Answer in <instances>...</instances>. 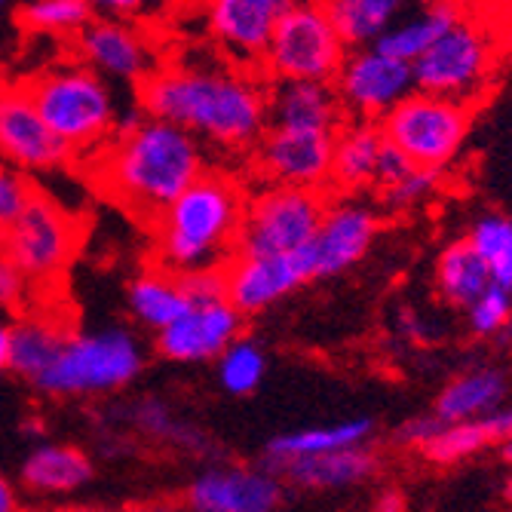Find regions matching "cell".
<instances>
[{
	"instance_id": "cell-1",
	"label": "cell",
	"mask_w": 512,
	"mask_h": 512,
	"mask_svg": "<svg viewBox=\"0 0 512 512\" xmlns=\"http://www.w3.org/2000/svg\"><path fill=\"white\" fill-rule=\"evenodd\" d=\"M138 105L148 117L194 135L203 148L255 151L270 129L267 80L237 65H160L142 86Z\"/></svg>"
},
{
	"instance_id": "cell-2",
	"label": "cell",
	"mask_w": 512,
	"mask_h": 512,
	"mask_svg": "<svg viewBox=\"0 0 512 512\" xmlns=\"http://www.w3.org/2000/svg\"><path fill=\"white\" fill-rule=\"evenodd\" d=\"M105 191L135 215L157 221L184 191L209 172V151L184 129L145 117L117 132L96 157Z\"/></svg>"
},
{
	"instance_id": "cell-3",
	"label": "cell",
	"mask_w": 512,
	"mask_h": 512,
	"mask_svg": "<svg viewBox=\"0 0 512 512\" xmlns=\"http://www.w3.org/2000/svg\"><path fill=\"white\" fill-rule=\"evenodd\" d=\"M246 209V191L234 178L206 172L154 221L160 267L175 276L224 270L237 255Z\"/></svg>"
},
{
	"instance_id": "cell-4",
	"label": "cell",
	"mask_w": 512,
	"mask_h": 512,
	"mask_svg": "<svg viewBox=\"0 0 512 512\" xmlns=\"http://www.w3.org/2000/svg\"><path fill=\"white\" fill-rule=\"evenodd\" d=\"M22 92L74 157H99L117 135L120 102L108 80L68 59L25 80Z\"/></svg>"
},
{
	"instance_id": "cell-5",
	"label": "cell",
	"mask_w": 512,
	"mask_h": 512,
	"mask_svg": "<svg viewBox=\"0 0 512 512\" xmlns=\"http://www.w3.org/2000/svg\"><path fill=\"white\" fill-rule=\"evenodd\" d=\"M145 368L142 341L126 325L71 332L53 368L34 384L37 393L53 399L108 396L129 387Z\"/></svg>"
},
{
	"instance_id": "cell-6",
	"label": "cell",
	"mask_w": 512,
	"mask_h": 512,
	"mask_svg": "<svg viewBox=\"0 0 512 512\" xmlns=\"http://www.w3.org/2000/svg\"><path fill=\"white\" fill-rule=\"evenodd\" d=\"M350 50L322 4H289L279 19L261 77L267 83H335Z\"/></svg>"
},
{
	"instance_id": "cell-7",
	"label": "cell",
	"mask_w": 512,
	"mask_h": 512,
	"mask_svg": "<svg viewBox=\"0 0 512 512\" xmlns=\"http://www.w3.org/2000/svg\"><path fill=\"white\" fill-rule=\"evenodd\" d=\"M411 71L417 92L473 108L497 71V43L482 22L460 19Z\"/></svg>"
},
{
	"instance_id": "cell-8",
	"label": "cell",
	"mask_w": 512,
	"mask_h": 512,
	"mask_svg": "<svg viewBox=\"0 0 512 512\" xmlns=\"http://www.w3.org/2000/svg\"><path fill=\"white\" fill-rule=\"evenodd\" d=\"M378 126L387 142L414 166L445 169L473 129V108L414 89Z\"/></svg>"
},
{
	"instance_id": "cell-9",
	"label": "cell",
	"mask_w": 512,
	"mask_h": 512,
	"mask_svg": "<svg viewBox=\"0 0 512 512\" xmlns=\"http://www.w3.org/2000/svg\"><path fill=\"white\" fill-rule=\"evenodd\" d=\"M325 206H329L325 191H298L267 184L264 191L249 200L237 255L273 258L307 249L319 230Z\"/></svg>"
},
{
	"instance_id": "cell-10",
	"label": "cell",
	"mask_w": 512,
	"mask_h": 512,
	"mask_svg": "<svg viewBox=\"0 0 512 512\" xmlns=\"http://www.w3.org/2000/svg\"><path fill=\"white\" fill-rule=\"evenodd\" d=\"M74 246L77 230L71 215L43 194L7 230H0V252L28 279V286L56 279L68 267Z\"/></svg>"
},
{
	"instance_id": "cell-11",
	"label": "cell",
	"mask_w": 512,
	"mask_h": 512,
	"mask_svg": "<svg viewBox=\"0 0 512 512\" xmlns=\"http://www.w3.org/2000/svg\"><path fill=\"white\" fill-rule=\"evenodd\" d=\"M332 86L347 120L381 123L414 92V71L411 65L368 46V50H353L347 56Z\"/></svg>"
},
{
	"instance_id": "cell-12",
	"label": "cell",
	"mask_w": 512,
	"mask_h": 512,
	"mask_svg": "<svg viewBox=\"0 0 512 512\" xmlns=\"http://www.w3.org/2000/svg\"><path fill=\"white\" fill-rule=\"evenodd\" d=\"M74 59L83 62L89 71H96L111 86H142L160 68L154 43L142 28L135 22L102 16L74 40Z\"/></svg>"
},
{
	"instance_id": "cell-13",
	"label": "cell",
	"mask_w": 512,
	"mask_h": 512,
	"mask_svg": "<svg viewBox=\"0 0 512 512\" xmlns=\"http://www.w3.org/2000/svg\"><path fill=\"white\" fill-rule=\"evenodd\" d=\"M335 135L329 132H295V129H267L255 148L258 172L267 184L298 191H325L332 181Z\"/></svg>"
},
{
	"instance_id": "cell-14",
	"label": "cell",
	"mask_w": 512,
	"mask_h": 512,
	"mask_svg": "<svg viewBox=\"0 0 512 512\" xmlns=\"http://www.w3.org/2000/svg\"><path fill=\"white\" fill-rule=\"evenodd\" d=\"M286 7L289 0H215L206 7L203 22L230 65L258 71Z\"/></svg>"
},
{
	"instance_id": "cell-15",
	"label": "cell",
	"mask_w": 512,
	"mask_h": 512,
	"mask_svg": "<svg viewBox=\"0 0 512 512\" xmlns=\"http://www.w3.org/2000/svg\"><path fill=\"white\" fill-rule=\"evenodd\" d=\"M378 230H381V215L375 206H368L365 200L356 197L329 200L316 237L307 246L313 276L329 279L359 264L371 249V243H375Z\"/></svg>"
},
{
	"instance_id": "cell-16",
	"label": "cell",
	"mask_w": 512,
	"mask_h": 512,
	"mask_svg": "<svg viewBox=\"0 0 512 512\" xmlns=\"http://www.w3.org/2000/svg\"><path fill=\"white\" fill-rule=\"evenodd\" d=\"M286 488L267 467L218 463L203 470L184 491L188 512H279Z\"/></svg>"
},
{
	"instance_id": "cell-17",
	"label": "cell",
	"mask_w": 512,
	"mask_h": 512,
	"mask_svg": "<svg viewBox=\"0 0 512 512\" xmlns=\"http://www.w3.org/2000/svg\"><path fill=\"white\" fill-rule=\"evenodd\" d=\"M224 279H227V301L243 316H255L273 307L276 301L289 298L316 276H313L310 252L301 249L292 255H273V258L234 255L224 267Z\"/></svg>"
},
{
	"instance_id": "cell-18",
	"label": "cell",
	"mask_w": 512,
	"mask_h": 512,
	"mask_svg": "<svg viewBox=\"0 0 512 512\" xmlns=\"http://www.w3.org/2000/svg\"><path fill=\"white\" fill-rule=\"evenodd\" d=\"M74 151L40 120L22 89H13L0 108V163L19 169L22 175L59 172L74 163Z\"/></svg>"
},
{
	"instance_id": "cell-19",
	"label": "cell",
	"mask_w": 512,
	"mask_h": 512,
	"mask_svg": "<svg viewBox=\"0 0 512 512\" xmlns=\"http://www.w3.org/2000/svg\"><path fill=\"white\" fill-rule=\"evenodd\" d=\"M243 322L246 316L227 298L212 304H191L188 313L157 335L154 347L166 362L178 365L215 362L230 344L243 338Z\"/></svg>"
},
{
	"instance_id": "cell-20",
	"label": "cell",
	"mask_w": 512,
	"mask_h": 512,
	"mask_svg": "<svg viewBox=\"0 0 512 512\" xmlns=\"http://www.w3.org/2000/svg\"><path fill=\"white\" fill-rule=\"evenodd\" d=\"M267 111L270 129L335 135L347 123L329 83H267Z\"/></svg>"
},
{
	"instance_id": "cell-21",
	"label": "cell",
	"mask_w": 512,
	"mask_h": 512,
	"mask_svg": "<svg viewBox=\"0 0 512 512\" xmlns=\"http://www.w3.org/2000/svg\"><path fill=\"white\" fill-rule=\"evenodd\" d=\"M92 476H96V463L77 445L62 442H43L31 448L19 467L22 491L31 497H74L80 494Z\"/></svg>"
},
{
	"instance_id": "cell-22",
	"label": "cell",
	"mask_w": 512,
	"mask_h": 512,
	"mask_svg": "<svg viewBox=\"0 0 512 512\" xmlns=\"http://www.w3.org/2000/svg\"><path fill=\"white\" fill-rule=\"evenodd\" d=\"M381 457L368 445L347 448L322 457H301V460H283V463H264V467L283 482L304 491H335L350 488L378 473Z\"/></svg>"
},
{
	"instance_id": "cell-23",
	"label": "cell",
	"mask_w": 512,
	"mask_h": 512,
	"mask_svg": "<svg viewBox=\"0 0 512 512\" xmlns=\"http://www.w3.org/2000/svg\"><path fill=\"white\" fill-rule=\"evenodd\" d=\"M381 151H384V132L378 123L347 120L335 132L329 191L344 194V197H356L368 188H375Z\"/></svg>"
},
{
	"instance_id": "cell-24",
	"label": "cell",
	"mask_w": 512,
	"mask_h": 512,
	"mask_svg": "<svg viewBox=\"0 0 512 512\" xmlns=\"http://www.w3.org/2000/svg\"><path fill=\"white\" fill-rule=\"evenodd\" d=\"M126 310L142 329H151L160 335L191 310V298L184 292L181 276L163 267H148L129 279Z\"/></svg>"
},
{
	"instance_id": "cell-25",
	"label": "cell",
	"mask_w": 512,
	"mask_h": 512,
	"mask_svg": "<svg viewBox=\"0 0 512 512\" xmlns=\"http://www.w3.org/2000/svg\"><path fill=\"white\" fill-rule=\"evenodd\" d=\"M506 399V375L497 368H476L463 371L433 402V417L442 427L467 424L476 417H485L497 408H503Z\"/></svg>"
},
{
	"instance_id": "cell-26",
	"label": "cell",
	"mask_w": 512,
	"mask_h": 512,
	"mask_svg": "<svg viewBox=\"0 0 512 512\" xmlns=\"http://www.w3.org/2000/svg\"><path fill=\"white\" fill-rule=\"evenodd\" d=\"M460 19H463V13L451 4L421 7L408 16H399V22L375 43V50L387 53L390 59L405 62V65H414L421 56H427Z\"/></svg>"
},
{
	"instance_id": "cell-27",
	"label": "cell",
	"mask_w": 512,
	"mask_h": 512,
	"mask_svg": "<svg viewBox=\"0 0 512 512\" xmlns=\"http://www.w3.org/2000/svg\"><path fill=\"white\" fill-rule=\"evenodd\" d=\"M375 424L371 421H341V424H322V427H304L292 433H279L267 442L264 448V463H283V460H301V457H322V454H335L347 448H362Z\"/></svg>"
},
{
	"instance_id": "cell-28",
	"label": "cell",
	"mask_w": 512,
	"mask_h": 512,
	"mask_svg": "<svg viewBox=\"0 0 512 512\" xmlns=\"http://www.w3.org/2000/svg\"><path fill=\"white\" fill-rule=\"evenodd\" d=\"M68 335H71L68 329H62L59 322L46 319V316H25V319L13 322L7 371L25 378L34 387L59 359Z\"/></svg>"
},
{
	"instance_id": "cell-29",
	"label": "cell",
	"mask_w": 512,
	"mask_h": 512,
	"mask_svg": "<svg viewBox=\"0 0 512 512\" xmlns=\"http://www.w3.org/2000/svg\"><path fill=\"white\" fill-rule=\"evenodd\" d=\"M509 439H512V405H503L485 417H476V421L445 427L421 454L433 463H457L482 448L503 445Z\"/></svg>"
},
{
	"instance_id": "cell-30",
	"label": "cell",
	"mask_w": 512,
	"mask_h": 512,
	"mask_svg": "<svg viewBox=\"0 0 512 512\" xmlns=\"http://www.w3.org/2000/svg\"><path fill=\"white\" fill-rule=\"evenodd\" d=\"M322 7L350 53L375 46L399 22L402 13V4L396 0H332Z\"/></svg>"
},
{
	"instance_id": "cell-31",
	"label": "cell",
	"mask_w": 512,
	"mask_h": 512,
	"mask_svg": "<svg viewBox=\"0 0 512 512\" xmlns=\"http://www.w3.org/2000/svg\"><path fill=\"white\" fill-rule=\"evenodd\" d=\"M491 286V273L467 240H454L436 261V289L451 307H470Z\"/></svg>"
},
{
	"instance_id": "cell-32",
	"label": "cell",
	"mask_w": 512,
	"mask_h": 512,
	"mask_svg": "<svg viewBox=\"0 0 512 512\" xmlns=\"http://www.w3.org/2000/svg\"><path fill=\"white\" fill-rule=\"evenodd\" d=\"M16 22L43 37H80L92 22H96V4L89 0H28L16 7Z\"/></svg>"
},
{
	"instance_id": "cell-33",
	"label": "cell",
	"mask_w": 512,
	"mask_h": 512,
	"mask_svg": "<svg viewBox=\"0 0 512 512\" xmlns=\"http://www.w3.org/2000/svg\"><path fill=\"white\" fill-rule=\"evenodd\" d=\"M467 243L476 249L491 273V283L512 289V218L500 212H485L470 227Z\"/></svg>"
},
{
	"instance_id": "cell-34",
	"label": "cell",
	"mask_w": 512,
	"mask_h": 512,
	"mask_svg": "<svg viewBox=\"0 0 512 512\" xmlns=\"http://www.w3.org/2000/svg\"><path fill=\"white\" fill-rule=\"evenodd\" d=\"M215 375L224 393L249 396L261 387L267 375V353L258 341L243 335L215 359Z\"/></svg>"
},
{
	"instance_id": "cell-35",
	"label": "cell",
	"mask_w": 512,
	"mask_h": 512,
	"mask_svg": "<svg viewBox=\"0 0 512 512\" xmlns=\"http://www.w3.org/2000/svg\"><path fill=\"white\" fill-rule=\"evenodd\" d=\"M442 188V169H421L414 166L399 184L381 191V203L387 212H411L427 203Z\"/></svg>"
},
{
	"instance_id": "cell-36",
	"label": "cell",
	"mask_w": 512,
	"mask_h": 512,
	"mask_svg": "<svg viewBox=\"0 0 512 512\" xmlns=\"http://www.w3.org/2000/svg\"><path fill=\"white\" fill-rule=\"evenodd\" d=\"M470 329L482 338H491L497 332H506L512 322V289L488 286L470 307H467Z\"/></svg>"
},
{
	"instance_id": "cell-37",
	"label": "cell",
	"mask_w": 512,
	"mask_h": 512,
	"mask_svg": "<svg viewBox=\"0 0 512 512\" xmlns=\"http://www.w3.org/2000/svg\"><path fill=\"white\" fill-rule=\"evenodd\" d=\"M34 188L28 175H22L19 169L0 163V230H7L34 200Z\"/></svg>"
},
{
	"instance_id": "cell-38",
	"label": "cell",
	"mask_w": 512,
	"mask_h": 512,
	"mask_svg": "<svg viewBox=\"0 0 512 512\" xmlns=\"http://www.w3.org/2000/svg\"><path fill=\"white\" fill-rule=\"evenodd\" d=\"M138 424H142L148 433H154V436H166V439H175V442H181L184 448H197V433L194 430H188L184 424H175L172 421V414L160 405V402H142V414H138Z\"/></svg>"
},
{
	"instance_id": "cell-39",
	"label": "cell",
	"mask_w": 512,
	"mask_h": 512,
	"mask_svg": "<svg viewBox=\"0 0 512 512\" xmlns=\"http://www.w3.org/2000/svg\"><path fill=\"white\" fill-rule=\"evenodd\" d=\"M181 283H184V292H188L191 304H212V301H224L227 298L224 270L188 273V276H181Z\"/></svg>"
},
{
	"instance_id": "cell-40",
	"label": "cell",
	"mask_w": 512,
	"mask_h": 512,
	"mask_svg": "<svg viewBox=\"0 0 512 512\" xmlns=\"http://www.w3.org/2000/svg\"><path fill=\"white\" fill-rule=\"evenodd\" d=\"M445 427L436 421L433 417V411L430 414H417V417H411V421H405L399 430H396V442L399 445H405V448H417V451H424L439 433H442Z\"/></svg>"
},
{
	"instance_id": "cell-41",
	"label": "cell",
	"mask_w": 512,
	"mask_h": 512,
	"mask_svg": "<svg viewBox=\"0 0 512 512\" xmlns=\"http://www.w3.org/2000/svg\"><path fill=\"white\" fill-rule=\"evenodd\" d=\"M28 292V279L10 264V258L0 252V313H13L22 307Z\"/></svg>"
},
{
	"instance_id": "cell-42",
	"label": "cell",
	"mask_w": 512,
	"mask_h": 512,
	"mask_svg": "<svg viewBox=\"0 0 512 512\" xmlns=\"http://www.w3.org/2000/svg\"><path fill=\"white\" fill-rule=\"evenodd\" d=\"M414 169V163L399 151L393 148L387 138H384V151H381V160H378V178H375V191H387L393 184H399L408 172Z\"/></svg>"
},
{
	"instance_id": "cell-43",
	"label": "cell",
	"mask_w": 512,
	"mask_h": 512,
	"mask_svg": "<svg viewBox=\"0 0 512 512\" xmlns=\"http://www.w3.org/2000/svg\"><path fill=\"white\" fill-rule=\"evenodd\" d=\"M0 512H22V500L16 485L0 473Z\"/></svg>"
},
{
	"instance_id": "cell-44",
	"label": "cell",
	"mask_w": 512,
	"mask_h": 512,
	"mask_svg": "<svg viewBox=\"0 0 512 512\" xmlns=\"http://www.w3.org/2000/svg\"><path fill=\"white\" fill-rule=\"evenodd\" d=\"M126 512H188L184 503H172V500H148V503H135Z\"/></svg>"
},
{
	"instance_id": "cell-45",
	"label": "cell",
	"mask_w": 512,
	"mask_h": 512,
	"mask_svg": "<svg viewBox=\"0 0 512 512\" xmlns=\"http://www.w3.org/2000/svg\"><path fill=\"white\" fill-rule=\"evenodd\" d=\"M10 332L13 325L7 319H0V371H7L10 365Z\"/></svg>"
},
{
	"instance_id": "cell-46",
	"label": "cell",
	"mask_w": 512,
	"mask_h": 512,
	"mask_svg": "<svg viewBox=\"0 0 512 512\" xmlns=\"http://www.w3.org/2000/svg\"><path fill=\"white\" fill-rule=\"evenodd\" d=\"M402 509H405V506H402V497H399V494H393V491H390V494H384V497L375 503V512H402Z\"/></svg>"
},
{
	"instance_id": "cell-47",
	"label": "cell",
	"mask_w": 512,
	"mask_h": 512,
	"mask_svg": "<svg viewBox=\"0 0 512 512\" xmlns=\"http://www.w3.org/2000/svg\"><path fill=\"white\" fill-rule=\"evenodd\" d=\"M50 512H117V509H108V506H59Z\"/></svg>"
},
{
	"instance_id": "cell-48",
	"label": "cell",
	"mask_w": 512,
	"mask_h": 512,
	"mask_svg": "<svg viewBox=\"0 0 512 512\" xmlns=\"http://www.w3.org/2000/svg\"><path fill=\"white\" fill-rule=\"evenodd\" d=\"M13 96V86H10V80H7V74L0 71V108L7 105V99Z\"/></svg>"
},
{
	"instance_id": "cell-49",
	"label": "cell",
	"mask_w": 512,
	"mask_h": 512,
	"mask_svg": "<svg viewBox=\"0 0 512 512\" xmlns=\"http://www.w3.org/2000/svg\"><path fill=\"white\" fill-rule=\"evenodd\" d=\"M500 457H503V460L509 463V467H512V439L500 445Z\"/></svg>"
},
{
	"instance_id": "cell-50",
	"label": "cell",
	"mask_w": 512,
	"mask_h": 512,
	"mask_svg": "<svg viewBox=\"0 0 512 512\" xmlns=\"http://www.w3.org/2000/svg\"><path fill=\"white\" fill-rule=\"evenodd\" d=\"M10 13V4H0V19H4Z\"/></svg>"
},
{
	"instance_id": "cell-51",
	"label": "cell",
	"mask_w": 512,
	"mask_h": 512,
	"mask_svg": "<svg viewBox=\"0 0 512 512\" xmlns=\"http://www.w3.org/2000/svg\"><path fill=\"white\" fill-rule=\"evenodd\" d=\"M506 497L512 500V482H506Z\"/></svg>"
},
{
	"instance_id": "cell-52",
	"label": "cell",
	"mask_w": 512,
	"mask_h": 512,
	"mask_svg": "<svg viewBox=\"0 0 512 512\" xmlns=\"http://www.w3.org/2000/svg\"><path fill=\"white\" fill-rule=\"evenodd\" d=\"M506 335H509V338H512V322H509V329H506Z\"/></svg>"
}]
</instances>
